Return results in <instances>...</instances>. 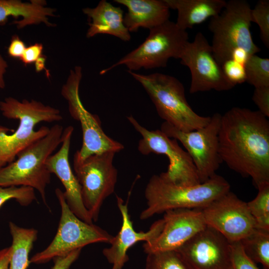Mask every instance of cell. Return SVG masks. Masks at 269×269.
<instances>
[{
	"instance_id": "1",
	"label": "cell",
	"mask_w": 269,
	"mask_h": 269,
	"mask_svg": "<svg viewBox=\"0 0 269 269\" xmlns=\"http://www.w3.org/2000/svg\"><path fill=\"white\" fill-rule=\"evenodd\" d=\"M222 162L255 187L269 183V121L259 111L233 107L222 115L219 132Z\"/></svg>"
},
{
	"instance_id": "2",
	"label": "cell",
	"mask_w": 269,
	"mask_h": 269,
	"mask_svg": "<svg viewBox=\"0 0 269 269\" xmlns=\"http://www.w3.org/2000/svg\"><path fill=\"white\" fill-rule=\"evenodd\" d=\"M0 111L5 118L19 121L15 130L0 126V168L14 161L20 151L48 134L50 128L46 126L35 130L37 124L63 119L58 109L35 100L20 101L6 97L0 101Z\"/></svg>"
},
{
	"instance_id": "3",
	"label": "cell",
	"mask_w": 269,
	"mask_h": 269,
	"mask_svg": "<svg viewBox=\"0 0 269 269\" xmlns=\"http://www.w3.org/2000/svg\"><path fill=\"white\" fill-rule=\"evenodd\" d=\"M230 191V185L222 176L215 174L199 184L184 186L174 184L155 174L145 189L147 207L140 214L146 220L156 214L176 209H201Z\"/></svg>"
},
{
	"instance_id": "4",
	"label": "cell",
	"mask_w": 269,
	"mask_h": 269,
	"mask_svg": "<svg viewBox=\"0 0 269 269\" xmlns=\"http://www.w3.org/2000/svg\"><path fill=\"white\" fill-rule=\"evenodd\" d=\"M63 132L62 126L53 125L45 136L20 151L14 161L0 168V186L31 187L38 191L48 206L46 188L50 183L51 173L46 161L61 143Z\"/></svg>"
},
{
	"instance_id": "5",
	"label": "cell",
	"mask_w": 269,
	"mask_h": 269,
	"mask_svg": "<svg viewBox=\"0 0 269 269\" xmlns=\"http://www.w3.org/2000/svg\"><path fill=\"white\" fill-rule=\"evenodd\" d=\"M128 72L141 84L165 122L181 131L189 132L203 128L210 122L211 117L200 116L191 108L184 86L175 77L160 73Z\"/></svg>"
},
{
	"instance_id": "6",
	"label": "cell",
	"mask_w": 269,
	"mask_h": 269,
	"mask_svg": "<svg viewBox=\"0 0 269 269\" xmlns=\"http://www.w3.org/2000/svg\"><path fill=\"white\" fill-rule=\"evenodd\" d=\"M251 9L245 0H230L219 14L210 18L211 46L221 66L236 52L244 51L251 56L261 51L254 42L250 31Z\"/></svg>"
},
{
	"instance_id": "7",
	"label": "cell",
	"mask_w": 269,
	"mask_h": 269,
	"mask_svg": "<svg viewBox=\"0 0 269 269\" xmlns=\"http://www.w3.org/2000/svg\"><path fill=\"white\" fill-rule=\"evenodd\" d=\"M188 42L187 31L168 20L150 29L140 45L115 64L102 70L100 74L104 75L122 65L132 71L165 67L170 58L180 59Z\"/></svg>"
},
{
	"instance_id": "8",
	"label": "cell",
	"mask_w": 269,
	"mask_h": 269,
	"mask_svg": "<svg viewBox=\"0 0 269 269\" xmlns=\"http://www.w3.org/2000/svg\"><path fill=\"white\" fill-rule=\"evenodd\" d=\"M61 207V217L56 235L47 247L35 254L30 263L41 264L93 243L110 244L114 236L106 230L79 219L70 210L60 188L55 191Z\"/></svg>"
},
{
	"instance_id": "9",
	"label": "cell",
	"mask_w": 269,
	"mask_h": 269,
	"mask_svg": "<svg viewBox=\"0 0 269 269\" xmlns=\"http://www.w3.org/2000/svg\"><path fill=\"white\" fill-rule=\"evenodd\" d=\"M115 154L108 151L80 159L75 153L73 156L82 201L94 221L98 219L104 200L115 191L118 178V170L113 164Z\"/></svg>"
},
{
	"instance_id": "10",
	"label": "cell",
	"mask_w": 269,
	"mask_h": 269,
	"mask_svg": "<svg viewBox=\"0 0 269 269\" xmlns=\"http://www.w3.org/2000/svg\"><path fill=\"white\" fill-rule=\"evenodd\" d=\"M82 78V67L76 66L70 70L61 91V95L68 102L70 116L80 123L82 129V146L75 153L80 159H84L95 154L120 152L124 149V145L108 136L102 128L99 117L90 113L83 106L79 96Z\"/></svg>"
},
{
	"instance_id": "11",
	"label": "cell",
	"mask_w": 269,
	"mask_h": 269,
	"mask_svg": "<svg viewBox=\"0 0 269 269\" xmlns=\"http://www.w3.org/2000/svg\"><path fill=\"white\" fill-rule=\"evenodd\" d=\"M127 118L141 136L137 145L138 150L141 154L154 153L164 155L168 158L169 165L167 171L159 174L163 179L184 186L201 183L191 157L179 146L177 140L169 137L160 130H147L132 115Z\"/></svg>"
},
{
	"instance_id": "12",
	"label": "cell",
	"mask_w": 269,
	"mask_h": 269,
	"mask_svg": "<svg viewBox=\"0 0 269 269\" xmlns=\"http://www.w3.org/2000/svg\"><path fill=\"white\" fill-rule=\"evenodd\" d=\"M221 116L215 113L207 125L192 131H181L165 122L160 127L167 136L179 141L185 147L195 166L201 183L216 174L222 162L218 138Z\"/></svg>"
},
{
	"instance_id": "13",
	"label": "cell",
	"mask_w": 269,
	"mask_h": 269,
	"mask_svg": "<svg viewBox=\"0 0 269 269\" xmlns=\"http://www.w3.org/2000/svg\"><path fill=\"white\" fill-rule=\"evenodd\" d=\"M180 59L190 71V94L212 90L228 91L235 86L225 75L211 45L201 32L196 34L192 42L187 43Z\"/></svg>"
},
{
	"instance_id": "14",
	"label": "cell",
	"mask_w": 269,
	"mask_h": 269,
	"mask_svg": "<svg viewBox=\"0 0 269 269\" xmlns=\"http://www.w3.org/2000/svg\"><path fill=\"white\" fill-rule=\"evenodd\" d=\"M199 209L206 225L230 242L241 241L256 228L247 203L230 191Z\"/></svg>"
},
{
	"instance_id": "15",
	"label": "cell",
	"mask_w": 269,
	"mask_h": 269,
	"mask_svg": "<svg viewBox=\"0 0 269 269\" xmlns=\"http://www.w3.org/2000/svg\"><path fill=\"white\" fill-rule=\"evenodd\" d=\"M192 269H230L231 244L207 226L177 249Z\"/></svg>"
},
{
	"instance_id": "16",
	"label": "cell",
	"mask_w": 269,
	"mask_h": 269,
	"mask_svg": "<svg viewBox=\"0 0 269 269\" xmlns=\"http://www.w3.org/2000/svg\"><path fill=\"white\" fill-rule=\"evenodd\" d=\"M164 213V224L158 237L143 244L146 254L177 250L207 226L199 209H176Z\"/></svg>"
},
{
	"instance_id": "17",
	"label": "cell",
	"mask_w": 269,
	"mask_h": 269,
	"mask_svg": "<svg viewBox=\"0 0 269 269\" xmlns=\"http://www.w3.org/2000/svg\"><path fill=\"white\" fill-rule=\"evenodd\" d=\"M129 193L128 201L116 195L118 208L122 217L121 229L111 241V246L103 249V254L108 262L112 265L111 269H122L128 261L127 252L130 248L140 241L150 243L154 241L161 232L164 226V220L161 219L154 222L147 232H136L134 228L128 210V201L131 194Z\"/></svg>"
},
{
	"instance_id": "18",
	"label": "cell",
	"mask_w": 269,
	"mask_h": 269,
	"mask_svg": "<svg viewBox=\"0 0 269 269\" xmlns=\"http://www.w3.org/2000/svg\"><path fill=\"white\" fill-rule=\"evenodd\" d=\"M73 131L72 126H68L63 130L61 146L58 151L49 156L46 165L50 173H54L63 184L65 188L63 195L70 210L81 220L92 224L93 221L82 201L80 185L69 162Z\"/></svg>"
},
{
	"instance_id": "19",
	"label": "cell",
	"mask_w": 269,
	"mask_h": 269,
	"mask_svg": "<svg viewBox=\"0 0 269 269\" xmlns=\"http://www.w3.org/2000/svg\"><path fill=\"white\" fill-rule=\"evenodd\" d=\"M125 6L128 12L124 16V23L130 32L140 28L149 30L169 20V7L164 0H114Z\"/></svg>"
},
{
	"instance_id": "20",
	"label": "cell",
	"mask_w": 269,
	"mask_h": 269,
	"mask_svg": "<svg viewBox=\"0 0 269 269\" xmlns=\"http://www.w3.org/2000/svg\"><path fill=\"white\" fill-rule=\"evenodd\" d=\"M82 11L91 19L86 33L87 38L104 34L113 35L126 42L131 39L130 32L124 23V11L121 7L102 0L95 7L84 8Z\"/></svg>"
},
{
	"instance_id": "21",
	"label": "cell",
	"mask_w": 269,
	"mask_h": 269,
	"mask_svg": "<svg viewBox=\"0 0 269 269\" xmlns=\"http://www.w3.org/2000/svg\"><path fill=\"white\" fill-rule=\"evenodd\" d=\"M43 0H32L22 2L19 0H0V25H4L9 16L15 18L12 23L19 29L33 24L44 23L48 26H54L49 21V16H54L56 10L46 6Z\"/></svg>"
},
{
	"instance_id": "22",
	"label": "cell",
	"mask_w": 269,
	"mask_h": 269,
	"mask_svg": "<svg viewBox=\"0 0 269 269\" xmlns=\"http://www.w3.org/2000/svg\"><path fill=\"white\" fill-rule=\"evenodd\" d=\"M169 8L177 11L175 23L186 30L219 14L225 7V0H164Z\"/></svg>"
},
{
	"instance_id": "23",
	"label": "cell",
	"mask_w": 269,
	"mask_h": 269,
	"mask_svg": "<svg viewBox=\"0 0 269 269\" xmlns=\"http://www.w3.org/2000/svg\"><path fill=\"white\" fill-rule=\"evenodd\" d=\"M9 229L12 244L8 269H27L30 264L29 254L37 239L38 231L20 227L12 222H9Z\"/></svg>"
},
{
	"instance_id": "24",
	"label": "cell",
	"mask_w": 269,
	"mask_h": 269,
	"mask_svg": "<svg viewBox=\"0 0 269 269\" xmlns=\"http://www.w3.org/2000/svg\"><path fill=\"white\" fill-rule=\"evenodd\" d=\"M240 241L249 258L269 269V230L256 228Z\"/></svg>"
},
{
	"instance_id": "25",
	"label": "cell",
	"mask_w": 269,
	"mask_h": 269,
	"mask_svg": "<svg viewBox=\"0 0 269 269\" xmlns=\"http://www.w3.org/2000/svg\"><path fill=\"white\" fill-rule=\"evenodd\" d=\"M145 269H192L177 250L147 254Z\"/></svg>"
},
{
	"instance_id": "26",
	"label": "cell",
	"mask_w": 269,
	"mask_h": 269,
	"mask_svg": "<svg viewBox=\"0 0 269 269\" xmlns=\"http://www.w3.org/2000/svg\"><path fill=\"white\" fill-rule=\"evenodd\" d=\"M246 82L255 88L269 87V59L256 54L249 57L245 63Z\"/></svg>"
},
{
	"instance_id": "27",
	"label": "cell",
	"mask_w": 269,
	"mask_h": 269,
	"mask_svg": "<svg viewBox=\"0 0 269 269\" xmlns=\"http://www.w3.org/2000/svg\"><path fill=\"white\" fill-rule=\"evenodd\" d=\"M257 189V196L247 204L255 220L256 228L269 230V183L263 184Z\"/></svg>"
},
{
	"instance_id": "28",
	"label": "cell",
	"mask_w": 269,
	"mask_h": 269,
	"mask_svg": "<svg viewBox=\"0 0 269 269\" xmlns=\"http://www.w3.org/2000/svg\"><path fill=\"white\" fill-rule=\"evenodd\" d=\"M252 22L258 24L260 37L264 45L269 48V0H260L251 9Z\"/></svg>"
},
{
	"instance_id": "29",
	"label": "cell",
	"mask_w": 269,
	"mask_h": 269,
	"mask_svg": "<svg viewBox=\"0 0 269 269\" xmlns=\"http://www.w3.org/2000/svg\"><path fill=\"white\" fill-rule=\"evenodd\" d=\"M15 200L20 205L27 206L36 199L34 189L26 186H0V208L6 201Z\"/></svg>"
},
{
	"instance_id": "30",
	"label": "cell",
	"mask_w": 269,
	"mask_h": 269,
	"mask_svg": "<svg viewBox=\"0 0 269 269\" xmlns=\"http://www.w3.org/2000/svg\"><path fill=\"white\" fill-rule=\"evenodd\" d=\"M230 269H260L245 253L240 241L230 242Z\"/></svg>"
},
{
	"instance_id": "31",
	"label": "cell",
	"mask_w": 269,
	"mask_h": 269,
	"mask_svg": "<svg viewBox=\"0 0 269 269\" xmlns=\"http://www.w3.org/2000/svg\"><path fill=\"white\" fill-rule=\"evenodd\" d=\"M221 66L226 77L234 85L246 82L244 64L233 59H229Z\"/></svg>"
},
{
	"instance_id": "32",
	"label": "cell",
	"mask_w": 269,
	"mask_h": 269,
	"mask_svg": "<svg viewBox=\"0 0 269 269\" xmlns=\"http://www.w3.org/2000/svg\"><path fill=\"white\" fill-rule=\"evenodd\" d=\"M252 100L264 116L269 117V87L255 88Z\"/></svg>"
},
{
	"instance_id": "33",
	"label": "cell",
	"mask_w": 269,
	"mask_h": 269,
	"mask_svg": "<svg viewBox=\"0 0 269 269\" xmlns=\"http://www.w3.org/2000/svg\"><path fill=\"white\" fill-rule=\"evenodd\" d=\"M42 44L35 43L26 47L20 60L26 65L35 63L42 56Z\"/></svg>"
},
{
	"instance_id": "34",
	"label": "cell",
	"mask_w": 269,
	"mask_h": 269,
	"mask_svg": "<svg viewBox=\"0 0 269 269\" xmlns=\"http://www.w3.org/2000/svg\"><path fill=\"white\" fill-rule=\"evenodd\" d=\"M81 250H76L66 255L54 259V264L51 269H69L79 257Z\"/></svg>"
},
{
	"instance_id": "35",
	"label": "cell",
	"mask_w": 269,
	"mask_h": 269,
	"mask_svg": "<svg viewBox=\"0 0 269 269\" xmlns=\"http://www.w3.org/2000/svg\"><path fill=\"white\" fill-rule=\"evenodd\" d=\"M26 47L24 42L20 39L19 36L14 35L11 37L7 48L8 54L10 57L20 59Z\"/></svg>"
},
{
	"instance_id": "36",
	"label": "cell",
	"mask_w": 269,
	"mask_h": 269,
	"mask_svg": "<svg viewBox=\"0 0 269 269\" xmlns=\"http://www.w3.org/2000/svg\"><path fill=\"white\" fill-rule=\"evenodd\" d=\"M11 253L10 246L0 250V269H8Z\"/></svg>"
},
{
	"instance_id": "37",
	"label": "cell",
	"mask_w": 269,
	"mask_h": 269,
	"mask_svg": "<svg viewBox=\"0 0 269 269\" xmlns=\"http://www.w3.org/2000/svg\"><path fill=\"white\" fill-rule=\"evenodd\" d=\"M8 67L7 62L0 53V89H4L5 87L4 74Z\"/></svg>"
},
{
	"instance_id": "38",
	"label": "cell",
	"mask_w": 269,
	"mask_h": 269,
	"mask_svg": "<svg viewBox=\"0 0 269 269\" xmlns=\"http://www.w3.org/2000/svg\"><path fill=\"white\" fill-rule=\"evenodd\" d=\"M46 58L42 56L40 57L38 60L35 62V68L37 72H39L45 69V62Z\"/></svg>"
}]
</instances>
